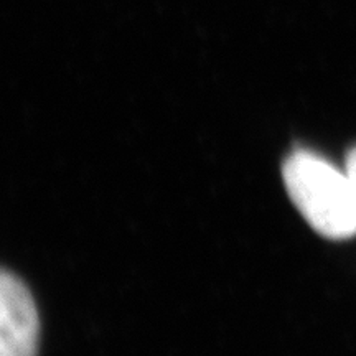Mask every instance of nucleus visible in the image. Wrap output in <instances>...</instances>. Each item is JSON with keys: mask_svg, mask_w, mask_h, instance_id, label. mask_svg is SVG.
<instances>
[{"mask_svg": "<svg viewBox=\"0 0 356 356\" xmlns=\"http://www.w3.org/2000/svg\"><path fill=\"white\" fill-rule=\"evenodd\" d=\"M282 175L293 204L312 228L332 239L356 234V191L346 173L300 150L287 159Z\"/></svg>", "mask_w": 356, "mask_h": 356, "instance_id": "nucleus-1", "label": "nucleus"}, {"mask_svg": "<svg viewBox=\"0 0 356 356\" xmlns=\"http://www.w3.org/2000/svg\"><path fill=\"white\" fill-rule=\"evenodd\" d=\"M38 314L22 280L10 273L0 279V356H37Z\"/></svg>", "mask_w": 356, "mask_h": 356, "instance_id": "nucleus-2", "label": "nucleus"}, {"mask_svg": "<svg viewBox=\"0 0 356 356\" xmlns=\"http://www.w3.org/2000/svg\"><path fill=\"white\" fill-rule=\"evenodd\" d=\"M346 177H348L350 184L353 185V188L356 191V149L351 150V154L348 155V160H346Z\"/></svg>", "mask_w": 356, "mask_h": 356, "instance_id": "nucleus-3", "label": "nucleus"}]
</instances>
